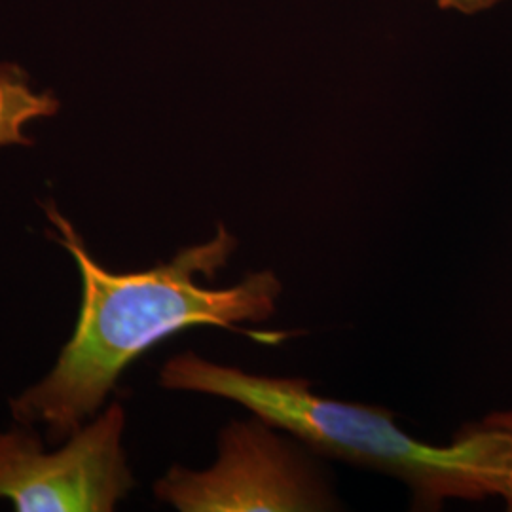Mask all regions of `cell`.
Segmentation results:
<instances>
[{"label": "cell", "mask_w": 512, "mask_h": 512, "mask_svg": "<svg viewBox=\"0 0 512 512\" xmlns=\"http://www.w3.org/2000/svg\"><path fill=\"white\" fill-rule=\"evenodd\" d=\"M55 241L78 264L82 310L71 342L54 370L12 401L19 423H44L50 439L71 437L93 416L122 372L145 351L190 327L234 329L270 319L281 296L279 277L264 270L226 289H211L198 277L213 279L238 247L222 224L209 241L179 251L169 262L145 272L112 274L93 260L84 241L54 203L44 207Z\"/></svg>", "instance_id": "1"}, {"label": "cell", "mask_w": 512, "mask_h": 512, "mask_svg": "<svg viewBox=\"0 0 512 512\" xmlns=\"http://www.w3.org/2000/svg\"><path fill=\"white\" fill-rule=\"evenodd\" d=\"M126 414L112 403L55 452L25 429L0 433V499L21 512H109L135 480L122 446Z\"/></svg>", "instance_id": "4"}, {"label": "cell", "mask_w": 512, "mask_h": 512, "mask_svg": "<svg viewBox=\"0 0 512 512\" xmlns=\"http://www.w3.org/2000/svg\"><path fill=\"white\" fill-rule=\"evenodd\" d=\"M31 120L29 109L10 93L0 92V145L23 141L19 126Z\"/></svg>", "instance_id": "5"}, {"label": "cell", "mask_w": 512, "mask_h": 512, "mask_svg": "<svg viewBox=\"0 0 512 512\" xmlns=\"http://www.w3.org/2000/svg\"><path fill=\"white\" fill-rule=\"evenodd\" d=\"M497 2H501V0H437L440 8L459 12L465 16H476L480 12H486V10L494 8Z\"/></svg>", "instance_id": "6"}, {"label": "cell", "mask_w": 512, "mask_h": 512, "mask_svg": "<svg viewBox=\"0 0 512 512\" xmlns=\"http://www.w3.org/2000/svg\"><path fill=\"white\" fill-rule=\"evenodd\" d=\"M160 382L241 404L311 452L395 476L410 488L414 509L497 497L512 511V429L505 425L484 420L448 444H427L406 435L382 408L340 403L317 395L308 380L249 374L196 353L169 359Z\"/></svg>", "instance_id": "2"}, {"label": "cell", "mask_w": 512, "mask_h": 512, "mask_svg": "<svg viewBox=\"0 0 512 512\" xmlns=\"http://www.w3.org/2000/svg\"><path fill=\"white\" fill-rule=\"evenodd\" d=\"M511 421H512V418H511Z\"/></svg>", "instance_id": "7"}, {"label": "cell", "mask_w": 512, "mask_h": 512, "mask_svg": "<svg viewBox=\"0 0 512 512\" xmlns=\"http://www.w3.org/2000/svg\"><path fill=\"white\" fill-rule=\"evenodd\" d=\"M156 495L183 512H315L336 509L321 467L306 446L262 418L232 421L219 439V458L205 471L173 467Z\"/></svg>", "instance_id": "3"}]
</instances>
